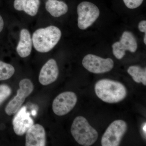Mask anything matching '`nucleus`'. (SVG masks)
<instances>
[{
  "mask_svg": "<svg viewBox=\"0 0 146 146\" xmlns=\"http://www.w3.org/2000/svg\"><path fill=\"white\" fill-rule=\"evenodd\" d=\"M4 27V21L2 17L0 15V33L3 30Z\"/></svg>",
  "mask_w": 146,
  "mask_h": 146,
  "instance_id": "nucleus-22",
  "label": "nucleus"
},
{
  "mask_svg": "<svg viewBox=\"0 0 146 146\" xmlns=\"http://www.w3.org/2000/svg\"><path fill=\"white\" fill-rule=\"evenodd\" d=\"M40 4V0H15L13 6L16 10L23 11L29 16L37 14Z\"/></svg>",
  "mask_w": 146,
  "mask_h": 146,
  "instance_id": "nucleus-13",
  "label": "nucleus"
},
{
  "mask_svg": "<svg viewBox=\"0 0 146 146\" xmlns=\"http://www.w3.org/2000/svg\"><path fill=\"white\" fill-rule=\"evenodd\" d=\"M95 90L97 96L108 103H116L126 97L125 86L119 82L111 80L102 79L96 83Z\"/></svg>",
  "mask_w": 146,
  "mask_h": 146,
  "instance_id": "nucleus-1",
  "label": "nucleus"
},
{
  "mask_svg": "<svg viewBox=\"0 0 146 146\" xmlns=\"http://www.w3.org/2000/svg\"><path fill=\"white\" fill-rule=\"evenodd\" d=\"M71 132L75 141L81 145H92L98 137L97 131L82 116H78L74 120Z\"/></svg>",
  "mask_w": 146,
  "mask_h": 146,
  "instance_id": "nucleus-3",
  "label": "nucleus"
},
{
  "mask_svg": "<svg viewBox=\"0 0 146 146\" xmlns=\"http://www.w3.org/2000/svg\"><path fill=\"white\" fill-rule=\"evenodd\" d=\"M12 92L11 88L5 84L0 85V106L10 96Z\"/></svg>",
  "mask_w": 146,
  "mask_h": 146,
  "instance_id": "nucleus-18",
  "label": "nucleus"
},
{
  "mask_svg": "<svg viewBox=\"0 0 146 146\" xmlns=\"http://www.w3.org/2000/svg\"><path fill=\"white\" fill-rule=\"evenodd\" d=\"M59 70L56 61L49 59L43 65L39 73V83L44 86L51 84L57 80Z\"/></svg>",
  "mask_w": 146,
  "mask_h": 146,
  "instance_id": "nucleus-10",
  "label": "nucleus"
},
{
  "mask_svg": "<svg viewBox=\"0 0 146 146\" xmlns=\"http://www.w3.org/2000/svg\"><path fill=\"white\" fill-rule=\"evenodd\" d=\"M127 72L137 83H142L146 85V70L140 66H131L127 70Z\"/></svg>",
  "mask_w": 146,
  "mask_h": 146,
  "instance_id": "nucleus-16",
  "label": "nucleus"
},
{
  "mask_svg": "<svg viewBox=\"0 0 146 146\" xmlns=\"http://www.w3.org/2000/svg\"><path fill=\"white\" fill-rule=\"evenodd\" d=\"M113 54L118 59H121L125 54V51L121 47L119 42H115L112 46Z\"/></svg>",
  "mask_w": 146,
  "mask_h": 146,
  "instance_id": "nucleus-19",
  "label": "nucleus"
},
{
  "mask_svg": "<svg viewBox=\"0 0 146 146\" xmlns=\"http://www.w3.org/2000/svg\"><path fill=\"white\" fill-rule=\"evenodd\" d=\"M78 25L81 30L86 29L93 25L100 16V10L93 3L83 1L77 7Z\"/></svg>",
  "mask_w": 146,
  "mask_h": 146,
  "instance_id": "nucleus-6",
  "label": "nucleus"
},
{
  "mask_svg": "<svg viewBox=\"0 0 146 146\" xmlns=\"http://www.w3.org/2000/svg\"><path fill=\"white\" fill-rule=\"evenodd\" d=\"M32 39L29 31L23 29L20 33V40L16 47V51L20 57L26 58L31 54L32 49Z\"/></svg>",
  "mask_w": 146,
  "mask_h": 146,
  "instance_id": "nucleus-12",
  "label": "nucleus"
},
{
  "mask_svg": "<svg viewBox=\"0 0 146 146\" xmlns=\"http://www.w3.org/2000/svg\"><path fill=\"white\" fill-rule=\"evenodd\" d=\"M15 71V68L12 65L0 60V81L11 78Z\"/></svg>",
  "mask_w": 146,
  "mask_h": 146,
  "instance_id": "nucleus-17",
  "label": "nucleus"
},
{
  "mask_svg": "<svg viewBox=\"0 0 146 146\" xmlns=\"http://www.w3.org/2000/svg\"><path fill=\"white\" fill-rule=\"evenodd\" d=\"M127 8L133 9L139 7L142 4L144 0H123Z\"/></svg>",
  "mask_w": 146,
  "mask_h": 146,
  "instance_id": "nucleus-20",
  "label": "nucleus"
},
{
  "mask_svg": "<svg viewBox=\"0 0 146 146\" xmlns=\"http://www.w3.org/2000/svg\"><path fill=\"white\" fill-rule=\"evenodd\" d=\"M12 124L14 132L18 136H21L34 124V121L31 117L29 112L27 110L25 106L21 107L13 117Z\"/></svg>",
  "mask_w": 146,
  "mask_h": 146,
  "instance_id": "nucleus-9",
  "label": "nucleus"
},
{
  "mask_svg": "<svg viewBox=\"0 0 146 146\" xmlns=\"http://www.w3.org/2000/svg\"><path fill=\"white\" fill-rule=\"evenodd\" d=\"M46 10L54 17H59L66 14L68 6L64 2L57 0H48L45 4Z\"/></svg>",
  "mask_w": 146,
  "mask_h": 146,
  "instance_id": "nucleus-14",
  "label": "nucleus"
},
{
  "mask_svg": "<svg viewBox=\"0 0 146 146\" xmlns=\"http://www.w3.org/2000/svg\"><path fill=\"white\" fill-rule=\"evenodd\" d=\"M61 35L60 29L54 26L38 29L33 34V44L39 52H48L57 44Z\"/></svg>",
  "mask_w": 146,
  "mask_h": 146,
  "instance_id": "nucleus-2",
  "label": "nucleus"
},
{
  "mask_svg": "<svg viewBox=\"0 0 146 146\" xmlns=\"http://www.w3.org/2000/svg\"><path fill=\"white\" fill-rule=\"evenodd\" d=\"M33 90L34 85L30 80L27 78L22 80L19 82V89L17 94L6 106L5 113L9 116L15 115Z\"/></svg>",
  "mask_w": 146,
  "mask_h": 146,
  "instance_id": "nucleus-4",
  "label": "nucleus"
},
{
  "mask_svg": "<svg viewBox=\"0 0 146 146\" xmlns=\"http://www.w3.org/2000/svg\"><path fill=\"white\" fill-rule=\"evenodd\" d=\"M146 34H145V36H144V42L145 44H146Z\"/></svg>",
  "mask_w": 146,
  "mask_h": 146,
  "instance_id": "nucleus-24",
  "label": "nucleus"
},
{
  "mask_svg": "<svg viewBox=\"0 0 146 146\" xmlns=\"http://www.w3.org/2000/svg\"><path fill=\"white\" fill-rule=\"evenodd\" d=\"M138 27L140 31L146 34V21H143L140 22L138 24Z\"/></svg>",
  "mask_w": 146,
  "mask_h": 146,
  "instance_id": "nucleus-21",
  "label": "nucleus"
},
{
  "mask_svg": "<svg viewBox=\"0 0 146 146\" xmlns=\"http://www.w3.org/2000/svg\"><path fill=\"white\" fill-rule=\"evenodd\" d=\"M83 67L87 70L94 74L108 72L114 67V61L111 58H104L95 55H86L82 62Z\"/></svg>",
  "mask_w": 146,
  "mask_h": 146,
  "instance_id": "nucleus-7",
  "label": "nucleus"
},
{
  "mask_svg": "<svg viewBox=\"0 0 146 146\" xmlns=\"http://www.w3.org/2000/svg\"><path fill=\"white\" fill-rule=\"evenodd\" d=\"M77 102V97L71 91L63 92L56 97L52 103V110L59 116L67 115L72 111Z\"/></svg>",
  "mask_w": 146,
  "mask_h": 146,
  "instance_id": "nucleus-8",
  "label": "nucleus"
},
{
  "mask_svg": "<svg viewBox=\"0 0 146 146\" xmlns=\"http://www.w3.org/2000/svg\"><path fill=\"white\" fill-rule=\"evenodd\" d=\"M46 142V131L41 125L34 124L27 131L25 146H45Z\"/></svg>",
  "mask_w": 146,
  "mask_h": 146,
  "instance_id": "nucleus-11",
  "label": "nucleus"
},
{
  "mask_svg": "<svg viewBox=\"0 0 146 146\" xmlns=\"http://www.w3.org/2000/svg\"><path fill=\"white\" fill-rule=\"evenodd\" d=\"M121 46L125 50L135 52L138 48L137 41L133 33L129 31L123 32L119 41Z\"/></svg>",
  "mask_w": 146,
  "mask_h": 146,
  "instance_id": "nucleus-15",
  "label": "nucleus"
},
{
  "mask_svg": "<svg viewBox=\"0 0 146 146\" xmlns=\"http://www.w3.org/2000/svg\"><path fill=\"white\" fill-rule=\"evenodd\" d=\"M127 126L125 121L116 120L110 124L102 137V146L119 145L123 136L127 130Z\"/></svg>",
  "mask_w": 146,
  "mask_h": 146,
  "instance_id": "nucleus-5",
  "label": "nucleus"
},
{
  "mask_svg": "<svg viewBox=\"0 0 146 146\" xmlns=\"http://www.w3.org/2000/svg\"><path fill=\"white\" fill-rule=\"evenodd\" d=\"M146 123H145V125L143 126V130L144 133H145V134H146Z\"/></svg>",
  "mask_w": 146,
  "mask_h": 146,
  "instance_id": "nucleus-23",
  "label": "nucleus"
}]
</instances>
